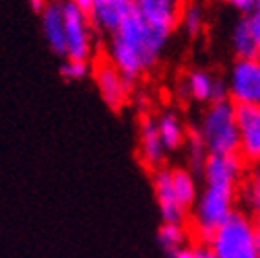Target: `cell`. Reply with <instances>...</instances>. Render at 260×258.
I'll return each instance as SVG.
<instances>
[{
  "mask_svg": "<svg viewBox=\"0 0 260 258\" xmlns=\"http://www.w3.org/2000/svg\"><path fill=\"white\" fill-rule=\"evenodd\" d=\"M48 3H50V0H29V7L34 9L36 13H42L48 7Z\"/></svg>",
  "mask_w": 260,
  "mask_h": 258,
  "instance_id": "484cf974",
  "label": "cell"
},
{
  "mask_svg": "<svg viewBox=\"0 0 260 258\" xmlns=\"http://www.w3.org/2000/svg\"><path fill=\"white\" fill-rule=\"evenodd\" d=\"M155 186V197H157V207L159 213L164 217V223H184L186 211L180 207V203L174 197L172 190V176L168 168H159L153 178Z\"/></svg>",
  "mask_w": 260,
  "mask_h": 258,
  "instance_id": "5bb4252c",
  "label": "cell"
},
{
  "mask_svg": "<svg viewBox=\"0 0 260 258\" xmlns=\"http://www.w3.org/2000/svg\"><path fill=\"white\" fill-rule=\"evenodd\" d=\"M230 7H234L236 11L244 13V15H252L256 9H258V0H225Z\"/></svg>",
  "mask_w": 260,
  "mask_h": 258,
  "instance_id": "cb8c5ba5",
  "label": "cell"
},
{
  "mask_svg": "<svg viewBox=\"0 0 260 258\" xmlns=\"http://www.w3.org/2000/svg\"><path fill=\"white\" fill-rule=\"evenodd\" d=\"M170 258H217V256L211 250V246L205 242V244H197V246H186V248L170 254Z\"/></svg>",
  "mask_w": 260,
  "mask_h": 258,
  "instance_id": "603a6c76",
  "label": "cell"
},
{
  "mask_svg": "<svg viewBox=\"0 0 260 258\" xmlns=\"http://www.w3.org/2000/svg\"><path fill=\"white\" fill-rule=\"evenodd\" d=\"M67 3H69L71 7H75L77 11H81V13H85V15H91L95 0H67Z\"/></svg>",
  "mask_w": 260,
  "mask_h": 258,
  "instance_id": "d4e9b609",
  "label": "cell"
},
{
  "mask_svg": "<svg viewBox=\"0 0 260 258\" xmlns=\"http://www.w3.org/2000/svg\"><path fill=\"white\" fill-rule=\"evenodd\" d=\"M180 23L184 27V31L188 36H199L203 27H205V11L201 5H188L184 11H182V17H180Z\"/></svg>",
  "mask_w": 260,
  "mask_h": 258,
  "instance_id": "ffe728a7",
  "label": "cell"
},
{
  "mask_svg": "<svg viewBox=\"0 0 260 258\" xmlns=\"http://www.w3.org/2000/svg\"><path fill=\"white\" fill-rule=\"evenodd\" d=\"M186 238H188V234H186L184 223H164L157 234L161 248L168 254H174V252L186 248Z\"/></svg>",
  "mask_w": 260,
  "mask_h": 258,
  "instance_id": "d6986e66",
  "label": "cell"
},
{
  "mask_svg": "<svg viewBox=\"0 0 260 258\" xmlns=\"http://www.w3.org/2000/svg\"><path fill=\"white\" fill-rule=\"evenodd\" d=\"M64 25H67V58L91 62L95 54V27L89 15L77 11L64 0Z\"/></svg>",
  "mask_w": 260,
  "mask_h": 258,
  "instance_id": "8992f818",
  "label": "cell"
},
{
  "mask_svg": "<svg viewBox=\"0 0 260 258\" xmlns=\"http://www.w3.org/2000/svg\"><path fill=\"white\" fill-rule=\"evenodd\" d=\"M133 0H95L89 19L97 34H104L108 38L118 31V27L133 13Z\"/></svg>",
  "mask_w": 260,
  "mask_h": 258,
  "instance_id": "7c38bea8",
  "label": "cell"
},
{
  "mask_svg": "<svg viewBox=\"0 0 260 258\" xmlns=\"http://www.w3.org/2000/svg\"><path fill=\"white\" fill-rule=\"evenodd\" d=\"M170 176H172L174 197H176V201L180 203V207L188 213V209H192L194 205H197V199H199L197 180H194V176H192L188 170H182V168L170 170Z\"/></svg>",
  "mask_w": 260,
  "mask_h": 258,
  "instance_id": "e0dca14e",
  "label": "cell"
},
{
  "mask_svg": "<svg viewBox=\"0 0 260 258\" xmlns=\"http://www.w3.org/2000/svg\"><path fill=\"white\" fill-rule=\"evenodd\" d=\"M244 197H246V203L254 211L260 209V166H256L250 172L248 180L244 182Z\"/></svg>",
  "mask_w": 260,
  "mask_h": 258,
  "instance_id": "7402d4cb",
  "label": "cell"
},
{
  "mask_svg": "<svg viewBox=\"0 0 260 258\" xmlns=\"http://www.w3.org/2000/svg\"><path fill=\"white\" fill-rule=\"evenodd\" d=\"M139 147H141V159L145 161L147 168L159 170V166L164 164L166 159V145L159 137V128H157V120L153 118H143L141 122V139H139Z\"/></svg>",
  "mask_w": 260,
  "mask_h": 258,
  "instance_id": "9a60e30c",
  "label": "cell"
},
{
  "mask_svg": "<svg viewBox=\"0 0 260 258\" xmlns=\"http://www.w3.org/2000/svg\"><path fill=\"white\" fill-rule=\"evenodd\" d=\"M238 128L242 159L260 166V108H238Z\"/></svg>",
  "mask_w": 260,
  "mask_h": 258,
  "instance_id": "8fae6325",
  "label": "cell"
},
{
  "mask_svg": "<svg viewBox=\"0 0 260 258\" xmlns=\"http://www.w3.org/2000/svg\"><path fill=\"white\" fill-rule=\"evenodd\" d=\"M225 81L236 108H260V58H238Z\"/></svg>",
  "mask_w": 260,
  "mask_h": 258,
  "instance_id": "5b68a950",
  "label": "cell"
},
{
  "mask_svg": "<svg viewBox=\"0 0 260 258\" xmlns=\"http://www.w3.org/2000/svg\"><path fill=\"white\" fill-rule=\"evenodd\" d=\"M236 188L223 184H205L197 205L192 207V228L205 242L230 219L236 209Z\"/></svg>",
  "mask_w": 260,
  "mask_h": 258,
  "instance_id": "3957f363",
  "label": "cell"
},
{
  "mask_svg": "<svg viewBox=\"0 0 260 258\" xmlns=\"http://www.w3.org/2000/svg\"><path fill=\"white\" fill-rule=\"evenodd\" d=\"M182 91L188 98L197 100V102H211V104H219V102H227L230 100V93H227V81L213 77L211 73L197 69L190 71L186 75V79L182 81Z\"/></svg>",
  "mask_w": 260,
  "mask_h": 258,
  "instance_id": "9c48e42d",
  "label": "cell"
},
{
  "mask_svg": "<svg viewBox=\"0 0 260 258\" xmlns=\"http://www.w3.org/2000/svg\"><path fill=\"white\" fill-rule=\"evenodd\" d=\"M242 172H244V159L240 153L209 155L203 166L205 184H223V186L236 188L242 178Z\"/></svg>",
  "mask_w": 260,
  "mask_h": 258,
  "instance_id": "4fadbf2b",
  "label": "cell"
},
{
  "mask_svg": "<svg viewBox=\"0 0 260 258\" xmlns=\"http://www.w3.org/2000/svg\"><path fill=\"white\" fill-rule=\"evenodd\" d=\"M254 230H256V236H258V252H260V209L254 211Z\"/></svg>",
  "mask_w": 260,
  "mask_h": 258,
  "instance_id": "4316f807",
  "label": "cell"
},
{
  "mask_svg": "<svg viewBox=\"0 0 260 258\" xmlns=\"http://www.w3.org/2000/svg\"><path fill=\"white\" fill-rule=\"evenodd\" d=\"M93 77H95L97 91H100L106 106L110 110H114V112L122 110L126 106V102H128L133 83H128L124 79V75L114 67L110 60H104V62L97 64L95 71H93Z\"/></svg>",
  "mask_w": 260,
  "mask_h": 258,
  "instance_id": "52a82bcc",
  "label": "cell"
},
{
  "mask_svg": "<svg viewBox=\"0 0 260 258\" xmlns=\"http://www.w3.org/2000/svg\"><path fill=\"white\" fill-rule=\"evenodd\" d=\"M89 75H91V62L64 58V62L60 64V77L64 81H83Z\"/></svg>",
  "mask_w": 260,
  "mask_h": 258,
  "instance_id": "44dd1931",
  "label": "cell"
},
{
  "mask_svg": "<svg viewBox=\"0 0 260 258\" xmlns=\"http://www.w3.org/2000/svg\"><path fill=\"white\" fill-rule=\"evenodd\" d=\"M217 258H260L254 221L244 213H234L207 242Z\"/></svg>",
  "mask_w": 260,
  "mask_h": 258,
  "instance_id": "277c9868",
  "label": "cell"
},
{
  "mask_svg": "<svg viewBox=\"0 0 260 258\" xmlns=\"http://www.w3.org/2000/svg\"><path fill=\"white\" fill-rule=\"evenodd\" d=\"M133 7L145 23L168 36H172L182 17L180 0H133Z\"/></svg>",
  "mask_w": 260,
  "mask_h": 258,
  "instance_id": "ba28073f",
  "label": "cell"
},
{
  "mask_svg": "<svg viewBox=\"0 0 260 258\" xmlns=\"http://www.w3.org/2000/svg\"><path fill=\"white\" fill-rule=\"evenodd\" d=\"M44 40L52 54L67 58V25H64V0H50L40 13Z\"/></svg>",
  "mask_w": 260,
  "mask_h": 258,
  "instance_id": "30bf717a",
  "label": "cell"
},
{
  "mask_svg": "<svg viewBox=\"0 0 260 258\" xmlns=\"http://www.w3.org/2000/svg\"><path fill=\"white\" fill-rule=\"evenodd\" d=\"M232 48L238 58H260V44L250 25V19H240L232 29Z\"/></svg>",
  "mask_w": 260,
  "mask_h": 258,
  "instance_id": "2e32d148",
  "label": "cell"
},
{
  "mask_svg": "<svg viewBox=\"0 0 260 258\" xmlns=\"http://www.w3.org/2000/svg\"><path fill=\"white\" fill-rule=\"evenodd\" d=\"M170 36L153 29L133 9L124 23L106 40V60L124 75L128 83H135L145 71L155 67L164 54Z\"/></svg>",
  "mask_w": 260,
  "mask_h": 258,
  "instance_id": "6da1fadb",
  "label": "cell"
},
{
  "mask_svg": "<svg viewBox=\"0 0 260 258\" xmlns=\"http://www.w3.org/2000/svg\"><path fill=\"white\" fill-rule=\"evenodd\" d=\"M209 151V155H234L240 153V128H238V108L227 100L211 104L197 131Z\"/></svg>",
  "mask_w": 260,
  "mask_h": 258,
  "instance_id": "7a4b0ae2",
  "label": "cell"
},
{
  "mask_svg": "<svg viewBox=\"0 0 260 258\" xmlns=\"http://www.w3.org/2000/svg\"><path fill=\"white\" fill-rule=\"evenodd\" d=\"M157 128H159L161 141H164V145H166V151H176V149H180V147L186 143V139H188L182 120H180L174 112L161 114V116L157 118Z\"/></svg>",
  "mask_w": 260,
  "mask_h": 258,
  "instance_id": "ac0fdd59",
  "label": "cell"
}]
</instances>
